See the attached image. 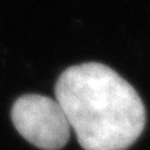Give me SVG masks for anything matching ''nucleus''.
<instances>
[{
    "instance_id": "obj_1",
    "label": "nucleus",
    "mask_w": 150,
    "mask_h": 150,
    "mask_svg": "<svg viewBox=\"0 0 150 150\" xmlns=\"http://www.w3.org/2000/svg\"><path fill=\"white\" fill-rule=\"evenodd\" d=\"M54 93L83 150H125L145 129L140 96L106 64L68 67L59 76Z\"/></svg>"
},
{
    "instance_id": "obj_2",
    "label": "nucleus",
    "mask_w": 150,
    "mask_h": 150,
    "mask_svg": "<svg viewBox=\"0 0 150 150\" xmlns=\"http://www.w3.org/2000/svg\"><path fill=\"white\" fill-rule=\"evenodd\" d=\"M11 121L25 140L40 150L63 149L71 135V125L56 99L27 93L11 107Z\"/></svg>"
}]
</instances>
